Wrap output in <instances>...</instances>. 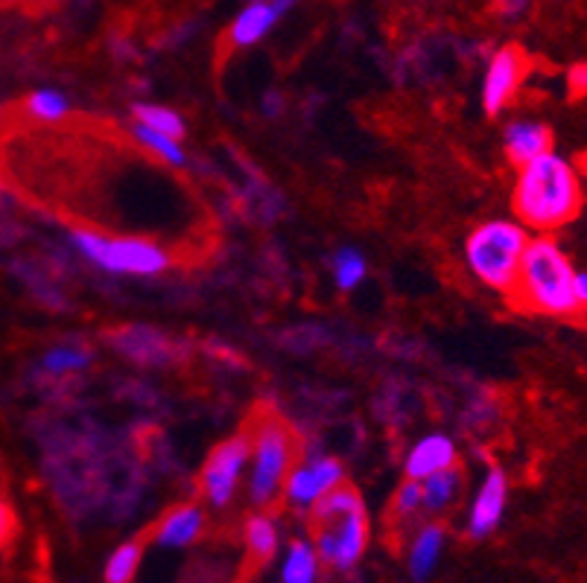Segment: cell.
<instances>
[{
	"instance_id": "cell-13",
	"label": "cell",
	"mask_w": 587,
	"mask_h": 583,
	"mask_svg": "<svg viewBox=\"0 0 587 583\" xmlns=\"http://www.w3.org/2000/svg\"><path fill=\"white\" fill-rule=\"evenodd\" d=\"M448 551V528L439 519H424L406 546V575L413 583H430Z\"/></svg>"
},
{
	"instance_id": "cell-12",
	"label": "cell",
	"mask_w": 587,
	"mask_h": 583,
	"mask_svg": "<svg viewBox=\"0 0 587 583\" xmlns=\"http://www.w3.org/2000/svg\"><path fill=\"white\" fill-rule=\"evenodd\" d=\"M298 0H251L240 15L234 18L232 26L225 30V47L228 50H249L263 35L295 7Z\"/></svg>"
},
{
	"instance_id": "cell-6",
	"label": "cell",
	"mask_w": 587,
	"mask_h": 583,
	"mask_svg": "<svg viewBox=\"0 0 587 583\" xmlns=\"http://www.w3.org/2000/svg\"><path fill=\"white\" fill-rule=\"evenodd\" d=\"M70 249L105 275L156 277L173 266V254L161 242L144 240V237H114V233L91 231V228H74Z\"/></svg>"
},
{
	"instance_id": "cell-24",
	"label": "cell",
	"mask_w": 587,
	"mask_h": 583,
	"mask_svg": "<svg viewBox=\"0 0 587 583\" xmlns=\"http://www.w3.org/2000/svg\"><path fill=\"white\" fill-rule=\"evenodd\" d=\"M132 114H135V121L144 123V126H149V129L156 132H165V135H170V138H184V132H188V123H184V117L179 112H173V108H167V105H158V103H135L132 105Z\"/></svg>"
},
{
	"instance_id": "cell-21",
	"label": "cell",
	"mask_w": 587,
	"mask_h": 583,
	"mask_svg": "<svg viewBox=\"0 0 587 583\" xmlns=\"http://www.w3.org/2000/svg\"><path fill=\"white\" fill-rule=\"evenodd\" d=\"M129 132H132V138L138 140V146H144V149H147L153 158H158L161 163L173 167V170L188 167V152H184V146L179 138H170V135H165V132L149 129V126H144V123H138V121H132Z\"/></svg>"
},
{
	"instance_id": "cell-1",
	"label": "cell",
	"mask_w": 587,
	"mask_h": 583,
	"mask_svg": "<svg viewBox=\"0 0 587 583\" xmlns=\"http://www.w3.org/2000/svg\"><path fill=\"white\" fill-rule=\"evenodd\" d=\"M585 205V181L579 167L558 152L538 155L535 161L518 167V179L511 190V207L529 233L562 231L582 214Z\"/></svg>"
},
{
	"instance_id": "cell-8",
	"label": "cell",
	"mask_w": 587,
	"mask_h": 583,
	"mask_svg": "<svg viewBox=\"0 0 587 583\" xmlns=\"http://www.w3.org/2000/svg\"><path fill=\"white\" fill-rule=\"evenodd\" d=\"M346 484V467L334 455H304L286 476L284 502L295 514H311L321 499Z\"/></svg>"
},
{
	"instance_id": "cell-11",
	"label": "cell",
	"mask_w": 587,
	"mask_h": 583,
	"mask_svg": "<svg viewBox=\"0 0 587 583\" xmlns=\"http://www.w3.org/2000/svg\"><path fill=\"white\" fill-rule=\"evenodd\" d=\"M506 505H509V476L500 467H488V472L479 481V488H476L474 499H471V505H467V537L471 540L492 537L500 528Z\"/></svg>"
},
{
	"instance_id": "cell-27",
	"label": "cell",
	"mask_w": 587,
	"mask_h": 583,
	"mask_svg": "<svg viewBox=\"0 0 587 583\" xmlns=\"http://www.w3.org/2000/svg\"><path fill=\"white\" fill-rule=\"evenodd\" d=\"M15 511L0 499V549H7L9 540L15 537Z\"/></svg>"
},
{
	"instance_id": "cell-9",
	"label": "cell",
	"mask_w": 587,
	"mask_h": 583,
	"mask_svg": "<svg viewBox=\"0 0 587 583\" xmlns=\"http://www.w3.org/2000/svg\"><path fill=\"white\" fill-rule=\"evenodd\" d=\"M527 70L529 59L520 47H500L497 53H492L483 79V112L488 117H497L515 103V96L527 79Z\"/></svg>"
},
{
	"instance_id": "cell-16",
	"label": "cell",
	"mask_w": 587,
	"mask_h": 583,
	"mask_svg": "<svg viewBox=\"0 0 587 583\" xmlns=\"http://www.w3.org/2000/svg\"><path fill=\"white\" fill-rule=\"evenodd\" d=\"M503 149L515 167H523V163L535 161L538 155L553 149V129L532 117H518V121L506 123V129H503Z\"/></svg>"
},
{
	"instance_id": "cell-20",
	"label": "cell",
	"mask_w": 587,
	"mask_h": 583,
	"mask_svg": "<svg viewBox=\"0 0 587 583\" xmlns=\"http://www.w3.org/2000/svg\"><path fill=\"white\" fill-rule=\"evenodd\" d=\"M91 362H94V353L88 351V347H82V344H74V342H61V344H53V347H47V351H44L42 362H38V368H42L44 377L68 379V377H77V374H82V370L91 368Z\"/></svg>"
},
{
	"instance_id": "cell-22",
	"label": "cell",
	"mask_w": 587,
	"mask_h": 583,
	"mask_svg": "<svg viewBox=\"0 0 587 583\" xmlns=\"http://www.w3.org/2000/svg\"><path fill=\"white\" fill-rule=\"evenodd\" d=\"M140 563H144V542L140 540H126L109 555L103 567V581L105 583H132L138 578Z\"/></svg>"
},
{
	"instance_id": "cell-26",
	"label": "cell",
	"mask_w": 587,
	"mask_h": 583,
	"mask_svg": "<svg viewBox=\"0 0 587 583\" xmlns=\"http://www.w3.org/2000/svg\"><path fill=\"white\" fill-rule=\"evenodd\" d=\"M392 519H395V525H413L418 523V519H424L421 481L404 479V484L395 490V499H392Z\"/></svg>"
},
{
	"instance_id": "cell-30",
	"label": "cell",
	"mask_w": 587,
	"mask_h": 583,
	"mask_svg": "<svg viewBox=\"0 0 587 583\" xmlns=\"http://www.w3.org/2000/svg\"><path fill=\"white\" fill-rule=\"evenodd\" d=\"M12 3H21V0H0V7H12Z\"/></svg>"
},
{
	"instance_id": "cell-28",
	"label": "cell",
	"mask_w": 587,
	"mask_h": 583,
	"mask_svg": "<svg viewBox=\"0 0 587 583\" xmlns=\"http://www.w3.org/2000/svg\"><path fill=\"white\" fill-rule=\"evenodd\" d=\"M571 91L573 94H585L587 91V65H576L571 70Z\"/></svg>"
},
{
	"instance_id": "cell-19",
	"label": "cell",
	"mask_w": 587,
	"mask_h": 583,
	"mask_svg": "<svg viewBox=\"0 0 587 583\" xmlns=\"http://www.w3.org/2000/svg\"><path fill=\"white\" fill-rule=\"evenodd\" d=\"M242 542H246L249 558H255L258 563H269L281 551V525L275 516L260 507L258 514H251L242 525Z\"/></svg>"
},
{
	"instance_id": "cell-7",
	"label": "cell",
	"mask_w": 587,
	"mask_h": 583,
	"mask_svg": "<svg viewBox=\"0 0 587 583\" xmlns=\"http://www.w3.org/2000/svg\"><path fill=\"white\" fill-rule=\"evenodd\" d=\"M251 458V435L249 432H237V435L225 437L211 449L205 467L199 472V490L207 507L223 511L234 502L237 490H240L246 470H249Z\"/></svg>"
},
{
	"instance_id": "cell-17",
	"label": "cell",
	"mask_w": 587,
	"mask_h": 583,
	"mask_svg": "<svg viewBox=\"0 0 587 583\" xmlns=\"http://www.w3.org/2000/svg\"><path fill=\"white\" fill-rule=\"evenodd\" d=\"M462 490H465V472L459 467H448V470L436 472L430 479L421 481V507L424 519H439L448 511L456 507V502L462 499Z\"/></svg>"
},
{
	"instance_id": "cell-15",
	"label": "cell",
	"mask_w": 587,
	"mask_h": 583,
	"mask_svg": "<svg viewBox=\"0 0 587 583\" xmlns=\"http://www.w3.org/2000/svg\"><path fill=\"white\" fill-rule=\"evenodd\" d=\"M459 449L456 441L444 432H427L415 441L404 455V476L406 479L424 481L436 476V472L456 467Z\"/></svg>"
},
{
	"instance_id": "cell-31",
	"label": "cell",
	"mask_w": 587,
	"mask_h": 583,
	"mask_svg": "<svg viewBox=\"0 0 587 583\" xmlns=\"http://www.w3.org/2000/svg\"><path fill=\"white\" fill-rule=\"evenodd\" d=\"M44 7H53V3H59V0H42Z\"/></svg>"
},
{
	"instance_id": "cell-23",
	"label": "cell",
	"mask_w": 587,
	"mask_h": 583,
	"mask_svg": "<svg viewBox=\"0 0 587 583\" xmlns=\"http://www.w3.org/2000/svg\"><path fill=\"white\" fill-rule=\"evenodd\" d=\"M330 275H334V284H337L339 292H354L369 275V263H365L363 251L351 249V245L337 249V254L330 260Z\"/></svg>"
},
{
	"instance_id": "cell-4",
	"label": "cell",
	"mask_w": 587,
	"mask_h": 583,
	"mask_svg": "<svg viewBox=\"0 0 587 583\" xmlns=\"http://www.w3.org/2000/svg\"><path fill=\"white\" fill-rule=\"evenodd\" d=\"M529 240L532 233L518 219H488L476 225L465 240V263L471 275L488 289L511 295Z\"/></svg>"
},
{
	"instance_id": "cell-33",
	"label": "cell",
	"mask_w": 587,
	"mask_h": 583,
	"mask_svg": "<svg viewBox=\"0 0 587 583\" xmlns=\"http://www.w3.org/2000/svg\"><path fill=\"white\" fill-rule=\"evenodd\" d=\"M79 3H88V0H79Z\"/></svg>"
},
{
	"instance_id": "cell-5",
	"label": "cell",
	"mask_w": 587,
	"mask_h": 583,
	"mask_svg": "<svg viewBox=\"0 0 587 583\" xmlns=\"http://www.w3.org/2000/svg\"><path fill=\"white\" fill-rule=\"evenodd\" d=\"M251 458H249V502L255 507L275 505L284 496V484L295 461L302 458L298 437L293 426L275 414H260L251 423Z\"/></svg>"
},
{
	"instance_id": "cell-3",
	"label": "cell",
	"mask_w": 587,
	"mask_h": 583,
	"mask_svg": "<svg viewBox=\"0 0 587 583\" xmlns=\"http://www.w3.org/2000/svg\"><path fill=\"white\" fill-rule=\"evenodd\" d=\"M511 295L518 298L520 307L535 316H582L579 298H576V266L550 233H538L529 240Z\"/></svg>"
},
{
	"instance_id": "cell-18",
	"label": "cell",
	"mask_w": 587,
	"mask_h": 583,
	"mask_svg": "<svg viewBox=\"0 0 587 583\" xmlns=\"http://www.w3.org/2000/svg\"><path fill=\"white\" fill-rule=\"evenodd\" d=\"M278 581L281 583H321V560L311 537L286 542L281 563H278Z\"/></svg>"
},
{
	"instance_id": "cell-32",
	"label": "cell",
	"mask_w": 587,
	"mask_h": 583,
	"mask_svg": "<svg viewBox=\"0 0 587 583\" xmlns=\"http://www.w3.org/2000/svg\"><path fill=\"white\" fill-rule=\"evenodd\" d=\"M0 205H3V181H0Z\"/></svg>"
},
{
	"instance_id": "cell-25",
	"label": "cell",
	"mask_w": 587,
	"mask_h": 583,
	"mask_svg": "<svg viewBox=\"0 0 587 583\" xmlns=\"http://www.w3.org/2000/svg\"><path fill=\"white\" fill-rule=\"evenodd\" d=\"M24 108L38 123H61L70 112V100L56 88H38L26 96Z\"/></svg>"
},
{
	"instance_id": "cell-10",
	"label": "cell",
	"mask_w": 587,
	"mask_h": 583,
	"mask_svg": "<svg viewBox=\"0 0 587 583\" xmlns=\"http://www.w3.org/2000/svg\"><path fill=\"white\" fill-rule=\"evenodd\" d=\"M109 344L123 359L144 365V368H165L179 359V344L167 333L147 324H126L112 330Z\"/></svg>"
},
{
	"instance_id": "cell-14",
	"label": "cell",
	"mask_w": 587,
	"mask_h": 583,
	"mask_svg": "<svg viewBox=\"0 0 587 583\" xmlns=\"http://www.w3.org/2000/svg\"><path fill=\"white\" fill-rule=\"evenodd\" d=\"M205 507L196 505V502H182V505H173L158 519L156 528H153V542L158 549L167 551L191 549L193 542L205 534Z\"/></svg>"
},
{
	"instance_id": "cell-2",
	"label": "cell",
	"mask_w": 587,
	"mask_h": 583,
	"mask_svg": "<svg viewBox=\"0 0 587 583\" xmlns=\"http://www.w3.org/2000/svg\"><path fill=\"white\" fill-rule=\"evenodd\" d=\"M307 523H311V542L319 551L321 567L348 575L363 563L372 525H369V507L360 490L348 484L337 488L313 507Z\"/></svg>"
},
{
	"instance_id": "cell-29",
	"label": "cell",
	"mask_w": 587,
	"mask_h": 583,
	"mask_svg": "<svg viewBox=\"0 0 587 583\" xmlns=\"http://www.w3.org/2000/svg\"><path fill=\"white\" fill-rule=\"evenodd\" d=\"M576 298L582 312H587V268H576Z\"/></svg>"
}]
</instances>
